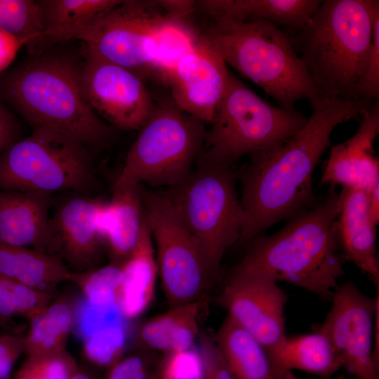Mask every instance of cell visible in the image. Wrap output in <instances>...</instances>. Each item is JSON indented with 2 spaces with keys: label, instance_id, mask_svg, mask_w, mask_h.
Masks as SVG:
<instances>
[{
  "label": "cell",
  "instance_id": "6da1fadb",
  "mask_svg": "<svg viewBox=\"0 0 379 379\" xmlns=\"http://www.w3.org/2000/svg\"><path fill=\"white\" fill-rule=\"evenodd\" d=\"M312 114L295 135L249 156L237 173L244 222L237 244L248 245L270 226L314 205V169L340 124L361 115L374 101L324 95L310 102Z\"/></svg>",
  "mask_w": 379,
  "mask_h": 379
},
{
  "label": "cell",
  "instance_id": "7a4b0ae2",
  "mask_svg": "<svg viewBox=\"0 0 379 379\" xmlns=\"http://www.w3.org/2000/svg\"><path fill=\"white\" fill-rule=\"evenodd\" d=\"M343 194L331 185L322 201L291 218L274 234L253 240L238 265L331 300L345 274L337 234Z\"/></svg>",
  "mask_w": 379,
  "mask_h": 379
},
{
  "label": "cell",
  "instance_id": "3957f363",
  "mask_svg": "<svg viewBox=\"0 0 379 379\" xmlns=\"http://www.w3.org/2000/svg\"><path fill=\"white\" fill-rule=\"evenodd\" d=\"M378 0H324L296 32L300 58L324 94L360 100L358 85L372 51Z\"/></svg>",
  "mask_w": 379,
  "mask_h": 379
},
{
  "label": "cell",
  "instance_id": "277c9868",
  "mask_svg": "<svg viewBox=\"0 0 379 379\" xmlns=\"http://www.w3.org/2000/svg\"><path fill=\"white\" fill-rule=\"evenodd\" d=\"M0 98L33 127L60 131L90 150L109 144L112 129L96 114L82 88L81 68L47 56L27 61L0 79Z\"/></svg>",
  "mask_w": 379,
  "mask_h": 379
},
{
  "label": "cell",
  "instance_id": "5b68a950",
  "mask_svg": "<svg viewBox=\"0 0 379 379\" xmlns=\"http://www.w3.org/2000/svg\"><path fill=\"white\" fill-rule=\"evenodd\" d=\"M226 64L247 78L279 105L292 110L302 98L324 95L287 34L267 21H213L202 35Z\"/></svg>",
  "mask_w": 379,
  "mask_h": 379
},
{
  "label": "cell",
  "instance_id": "8992f818",
  "mask_svg": "<svg viewBox=\"0 0 379 379\" xmlns=\"http://www.w3.org/2000/svg\"><path fill=\"white\" fill-rule=\"evenodd\" d=\"M232 167L201 154L190 175L162 194L173 206L203 256L212 281L229 248L237 244L244 214Z\"/></svg>",
  "mask_w": 379,
  "mask_h": 379
},
{
  "label": "cell",
  "instance_id": "52a82bcc",
  "mask_svg": "<svg viewBox=\"0 0 379 379\" xmlns=\"http://www.w3.org/2000/svg\"><path fill=\"white\" fill-rule=\"evenodd\" d=\"M307 118L275 107L230 71L224 95L206 131L201 155L232 167L239 159L278 145L298 132Z\"/></svg>",
  "mask_w": 379,
  "mask_h": 379
},
{
  "label": "cell",
  "instance_id": "ba28073f",
  "mask_svg": "<svg viewBox=\"0 0 379 379\" xmlns=\"http://www.w3.org/2000/svg\"><path fill=\"white\" fill-rule=\"evenodd\" d=\"M96 185L91 150L52 128L33 127L0 154V190L92 195Z\"/></svg>",
  "mask_w": 379,
  "mask_h": 379
},
{
  "label": "cell",
  "instance_id": "9c48e42d",
  "mask_svg": "<svg viewBox=\"0 0 379 379\" xmlns=\"http://www.w3.org/2000/svg\"><path fill=\"white\" fill-rule=\"evenodd\" d=\"M205 123L166 103L139 130L112 187L175 186L194 167L204 142Z\"/></svg>",
  "mask_w": 379,
  "mask_h": 379
},
{
  "label": "cell",
  "instance_id": "30bf717a",
  "mask_svg": "<svg viewBox=\"0 0 379 379\" xmlns=\"http://www.w3.org/2000/svg\"><path fill=\"white\" fill-rule=\"evenodd\" d=\"M183 20L169 13L160 1H122L93 23L67 34L63 41L81 40L88 51L140 76V72L157 69L164 33Z\"/></svg>",
  "mask_w": 379,
  "mask_h": 379
},
{
  "label": "cell",
  "instance_id": "8fae6325",
  "mask_svg": "<svg viewBox=\"0 0 379 379\" xmlns=\"http://www.w3.org/2000/svg\"><path fill=\"white\" fill-rule=\"evenodd\" d=\"M162 288L171 307L200 302L212 283L201 251L162 193L142 189Z\"/></svg>",
  "mask_w": 379,
  "mask_h": 379
},
{
  "label": "cell",
  "instance_id": "7c38bea8",
  "mask_svg": "<svg viewBox=\"0 0 379 379\" xmlns=\"http://www.w3.org/2000/svg\"><path fill=\"white\" fill-rule=\"evenodd\" d=\"M230 317L253 336L270 361L287 335L284 308L287 295L268 272L237 265L218 298Z\"/></svg>",
  "mask_w": 379,
  "mask_h": 379
},
{
  "label": "cell",
  "instance_id": "4fadbf2b",
  "mask_svg": "<svg viewBox=\"0 0 379 379\" xmlns=\"http://www.w3.org/2000/svg\"><path fill=\"white\" fill-rule=\"evenodd\" d=\"M324 321L314 326L330 343L341 366L360 379H379L373 360V323L379 303L363 293L352 281L338 285Z\"/></svg>",
  "mask_w": 379,
  "mask_h": 379
},
{
  "label": "cell",
  "instance_id": "5bb4252c",
  "mask_svg": "<svg viewBox=\"0 0 379 379\" xmlns=\"http://www.w3.org/2000/svg\"><path fill=\"white\" fill-rule=\"evenodd\" d=\"M81 68L84 94L96 114L122 130H140L156 105L140 76L86 49Z\"/></svg>",
  "mask_w": 379,
  "mask_h": 379
},
{
  "label": "cell",
  "instance_id": "9a60e30c",
  "mask_svg": "<svg viewBox=\"0 0 379 379\" xmlns=\"http://www.w3.org/2000/svg\"><path fill=\"white\" fill-rule=\"evenodd\" d=\"M229 72L220 54L201 36L163 77L170 86L176 107L211 123L225 91Z\"/></svg>",
  "mask_w": 379,
  "mask_h": 379
},
{
  "label": "cell",
  "instance_id": "2e32d148",
  "mask_svg": "<svg viewBox=\"0 0 379 379\" xmlns=\"http://www.w3.org/2000/svg\"><path fill=\"white\" fill-rule=\"evenodd\" d=\"M104 200L74 192L57 201L49 219L47 253L66 261L75 272L94 269L105 246L96 228Z\"/></svg>",
  "mask_w": 379,
  "mask_h": 379
},
{
  "label": "cell",
  "instance_id": "e0dca14e",
  "mask_svg": "<svg viewBox=\"0 0 379 379\" xmlns=\"http://www.w3.org/2000/svg\"><path fill=\"white\" fill-rule=\"evenodd\" d=\"M356 133L331 147L321 175V185L369 192L379 183V161L373 142L379 133V102L375 101L362 114Z\"/></svg>",
  "mask_w": 379,
  "mask_h": 379
},
{
  "label": "cell",
  "instance_id": "ac0fdd59",
  "mask_svg": "<svg viewBox=\"0 0 379 379\" xmlns=\"http://www.w3.org/2000/svg\"><path fill=\"white\" fill-rule=\"evenodd\" d=\"M142 185L112 187L96 218L99 238L107 246L112 264L121 266L139 240L144 222Z\"/></svg>",
  "mask_w": 379,
  "mask_h": 379
},
{
  "label": "cell",
  "instance_id": "d6986e66",
  "mask_svg": "<svg viewBox=\"0 0 379 379\" xmlns=\"http://www.w3.org/2000/svg\"><path fill=\"white\" fill-rule=\"evenodd\" d=\"M51 194L0 190V241L47 253Z\"/></svg>",
  "mask_w": 379,
  "mask_h": 379
},
{
  "label": "cell",
  "instance_id": "ffe728a7",
  "mask_svg": "<svg viewBox=\"0 0 379 379\" xmlns=\"http://www.w3.org/2000/svg\"><path fill=\"white\" fill-rule=\"evenodd\" d=\"M342 189L344 194L337 219V234L343 258L355 265L378 286L377 225L370 215L368 193L360 190Z\"/></svg>",
  "mask_w": 379,
  "mask_h": 379
},
{
  "label": "cell",
  "instance_id": "44dd1931",
  "mask_svg": "<svg viewBox=\"0 0 379 379\" xmlns=\"http://www.w3.org/2000/svg\"><path fill=\"white\" fill-rule=\"evenodd\" d=\"M321 0H205L195 8L215 20L267 21L295 33L316 12Z\"/></svg>",
  "mask_w": 379,
  "mask_h": 379
},
{
  "label": "cell",
  "instance_id": "7402d4cb",
  "mask_svg": "<svg viewBox=\"0 0 379 379\" xmlns=\"http://www.w3.org/2000/svg\"><path fill=\"white\" fill-rule=\"evenodd\" d=\"M121 267L117 304L123 316L132 319L141 315L152 302L158 275L154 242L145 219L137 245Z\"/></svg>",
  "mask_w": 379,
  "mask_h": 379
},
{
  "label": "cell",
  "instance_id": "603a6c76",
  "mask_svg": "<svg viewBox=\"0 0 379 379\" xmlns=\"http://www.w3.org/2000/svg\"><path fill=\"white\" fill-rule=\"evenodd\" d=\"M0 275L48 292L62 282H74L77 272L58 256L0 241Z\"/></svg>",
  "mask_w": 379,
  "mask_h": 379
},
{
  "label": "cell",
  "instance_id": "cb8c5ba5",
  "mask_svg": "<svg viewBox=\"0 0 379 379\" xmlns=\"http://www.w3.org/2000/svg\"><path fill=\"white\" fill-rule=\"evenodd\" d=\"M270 365L275 379L293 370L329 378L342 368L328 340L317 331L287 336Z\"/></svg>",
  "mask_w": 379,
  "mask_h": 379
},
{
  "label": "cell",
  "instance_id": "d4e9b609",
  "mask_svg": "<svg viewBox=\"0 0 379 379\" xmlns=\"http://www.w3.org/2000/svg\"><path fill=\"white\" fill-rule=\"evenodd\" d=\"M216 343L234 379H275L264 347L229 316L218 331Z\"/></svg>",
  "mask_w": 379,
  "mask_h": 379
},
{
  "label": "cell",
  "instance_id": "484cf974",
  "mask_svg": "<svg viewBox=\"0 0 379 379\" xmlns=\"http://www.w3.org/2000/svg\"><path fill=\"white\" fill-rule=\"evenodd\" d=\"M44 14V36L63 41L69 33L102 17L121 0L39 1Z\"/></svg>",
  "mask_w": 379,
  "mask_h": 379
},
{
  "label": "cell",
  "instance_id": "4316f807",
  "mask_svg": "<svg viewBox=\"0 0 379 379\" xmlns=\"http://www.w3.org/2000/svg\"><path fill=\"white\" fill-rule=\"evenodd\" d=\"M24 338L25 352L36 357L65 350L74 327V313L70 304L58 300L49 304L39 315L32 319Z\"/></svg>",
  "mask_w": 379,
  "mask_h": 379
},
{
  "label": "cell",
  "instance_id": "83f0119b",
  "mask_svg": "<svg viewBox=\"0 0 379 379\" xmlns=\"http://www.w3.org/2000/svg\"><path fill=\"white\" fill-rule=\"evenodd\" d=\"M0 29L27 40V47L36 50L45 39L39 1L0 0Z\"/></svg>",
  "mask_w": 379,
  "mask_h": 379
},
{
  "label": "cell",
  "instance_id": "f1b7e54d",
  "mask_svg": "<svg viewBox=\"0 0 379 379\" xmlns=\"http://www.w3.org/2000/svg\"><path fill=\"white\" fill-rule=\"evenodd\" d=\"M49 292L37 290L0 275V315L31 320L50 304Z\"/></svg>",
  "mask_w": 379,
  "mask_h": 379
},
{
  "label": "cell",
  "instance_id": "f546056e",
  "mask_svg": "<svg viewBox=\"0 0 379 379\" xmlns=\"http://www.w3.org/2000/svg\"><path fill=\"white\" fill-rule=\"evenodd\" d=\"M121 281V266L109 263L100 268L77 272L74 283L80 287L84 300L88 303L108 307L117 303Z\"/></svg>",
  "mask_w": 379,
  "mask_h": 379
},
{
  "label": "cell",
  "instance_id": "4dcf8cb0",
  "mask_svg": "<svg viewBox=\"0 0 379 379\" xmlns=\"http://www.w3.org/2000/svg\"><path fill=\"white\" fill-rule=\"evenodd\" d=\"M126 340V324L107 326L84 340V352L91 363L111 367L121 359Z\"/></svg>",
  "mask_w": 379,
  "mask_h": 379
},
{
  "label": "cell",
  "instance_id": "1f68e13d",
  "mask_svg": "<svg viewBox=\"0 0 379 379\" xmlns=\"http://www.w3.org/2000/svg\"><path fill=\"white\" fill-rule=\"evenodd\" d=\"M200 302L171 307L169 310L146 321L138 332V340L145 347L151 350L170 352V340L173 332Z\"/></svg>",
  "mask_w": 379,
  "mask_h": 379
},
{
  "label": "cell",
  "instance_id": "d6a6232c",
  "mask_svg": "<svg viewBox=\"0 0 379 379\" xmlns=\"http://www.w3.org/2000/svg\"><path fill=\"white\" fill-rule=\"evenodd\" d=\"M74 326L83 340L103 327L126 324L127 320L117 303L108 307H97L83 299L74 310Z\"/></svg>",
  "mask_w": 379,
  "mask_h": 379
},
{
  "label": "cell",
  "instance_id": "836d02e7",
  "mask_svg": "<svg viewBox=\"0 0 379 379\" xmlns=\"http://www.w3.org/2000/svg\"><path fill=\"white\" fill-rule=\"evenodd\" d=\"M167 354L158 371L161 379H204L199 351L192 348Z\"/></svg>",
  "mask_w": 379,
  "mask_h": 379
},
{
  "label": "cell",
  "instance_id": "e575fe53",
  "mask_svg": "<svg viewBox=\"0 0 379 379\" xmlns=\"http://www.w3.org/2000/svg\"><path fill=\"white\" fill-rule=\"evenodd\" d=\"M26 361L41 379H71L79 371L75 359L66 350L28 357Z\"/></svg>",
  "mask_w": 379,
  "mask_h": 379
},
{
  "label": "cell",
  "instance_id": "d590c367",
  "mask_svg": "<svg viewBox=\"0 0 379 379\" xmlns=\"http://www.w3.org/2000/svg\"><path fill=\"white\" fill-rule=\"evenodd\" d=\"M360 100L376 101L379 98V17L373 24V44L370 61L357 88Z\"/></svg>",
  "mask_w": 379,
  "mask_h": 379
},
{
  "label": "cell",
  "instance_id": "8d00e7d4",
  "mask_svg": "<svg viewBox=\"0 0 379 379\" xmlns=\"http://www.w3.org/2000/svg\"><path fill=\"white\" fill-rule=\"evenodd\" d=\"M199 352L203 362L204 379H234L216 341L206 335H202Z\"/></svg>",
  "mask_w": 379,
  "mask_h": 379
},
{
  "label": "cell",
  "instance_id": "74e56055",
  "mask_svg": "<svg viewBox=\"0 0 379 379\" xmlns=\"http://www.w3.org/2000/svg\"><path fill=\"white\" fill-rule=\"evenodd\" d=\"M200 305L196 307L178 324L170 340V352L187 350L193 348L199 333L198 315Z\"/></svg>",
  "mask_w": 379,
  "mask_h": 379
},
{
  "label": "cell",
  "instance_id": "f35d334b",
  "mask_svg": "<svg viewBox=\"0 0 379 379\" xmlns=\"http://www.w3.org/2000/svg\"><path fill=\"white\" fill-rule=\"evenodd\" d=\"M149 375L146 360L139 355H130L112 366L106 379H149Z\"/></svg>",
  "mask_w": 379,
  "mask_h": 379
},
{
  "label": "cell",
  "instance_id": "ab89813d",
  "mask_svg": "<svg viewBox=\"0 0 379 379\" xmlns=\"http://www.w3.org/2000/svg\"><path fill=\"white\" fill-rule=\"evenodd\" d=\"M25 352L24 338L14 335L0 336V379H8L21 354Z\"/></svg>",
  "mask_w": 379,
  "mask_h": 379
},
{
  "label": "cell",
  "instance_id": "60d3db41",
  "mask_svg": "<svg viewBox=\"0 0 379 379\" xmlns=\"http://www.w3.org/2000/svg\"><path fill=\"white\" fill-rule=\"evenodd\" d=\"M19 133L18 121L0 98V154L17 141Z\"/></svg>",
  "mask_w": 379,
  "mask_h": 379
},
{
  "label": "cell",
  "instance_id": "b9f144b4",
  "mask_svg": "<svg viewBox=\"0 0 379 379\" xmlns=\"http://www.w3.org/2000/svg\"><path fill=\"white\" fill-rule=\"evenodd\" d=\"M28 41L0 29V73L13 61L20 49Z\"/></svg>",
  "mask_w": 379,
  "mask_h": 379
},
{
  "label": "cell",
  "instance_id": "7bdbcfd3",
  "mask_svg": "<svg viewBox=\"0 0 379 379\" xmlns=\"http://www.w3.org/2000/svg\"><path fill=\"white\" fill-rule=\"evenodd\" d=\"M368 193L370 215L377 225L379 222V183Z\"/></svg>",
  "mask_w": 379,
  "mask_h": 379
},
{
  "label": "cell",
  "instance_id": "ee69618b",
  "mask_svg": "<svg viewBox=\"0 0 379 379\" xmlns=\"http://www.w3.org/2000/svg\"><path fill=\"white\" fill-rule=\"evenodd\" d=\"M14 379H41V378L25 361L16 373Z\"/></svg>",
  "mask_w": 379,
  "mask_h": 379
},
{
  "label": "cell",
  "instance_id": "f6af8a7d",
  "mask_svg": "<svg viewBox=\"0 0 379 379\" xmlns=\"http://www.w3.org/2000/svg\"><path fill=\"white\" fill-rule=\"evenodd\" d=\"M71 379H93L89 374L79 371Z\"/></svg>",
  "mask_w": 379,
  "mask_h": 379
},
{
  "label": "cell",
  "instance_id": "bcb514c9",
  "mask_svg": "<svg viewBox=\"0 0 379 379\" xmlns=\"http://www.w3.org/2000/svg\"><path fill=\"white\" fill-rule=\"evenodd\" d=\"M280 379H298L292 371H288L285 373ZM338 379H343L342 376L339 377Z\"/></svg>",
  "mask_w": 379,
  "mask_h": 379
},
{
  "label": "cell",
  "instance_id": "7dc6e473",
  "mask_svg": "<svg viewBox=\"0 0 379 379\" xmlns=\"http://www.w3.org/2000/svg\"><path fill=\"white\" fill-rule=\"evenodd\" d=\"M149 379H161L158 371L150 375Z\"/></svg>",
  "mask_w": 379,
  "mask_h": 379
}]
</instances>
